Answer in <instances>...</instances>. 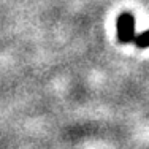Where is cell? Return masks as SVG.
I'll use <instances>...</instances> for the list:
<instances>
[{
    "label": "cell",
    "instance_id": "1",
    "mask_svg": "<svg viewBox=\"0 0 149 149\" xmlns=\"http://www.w3.org/2000/svg\"><path fill=\"white\" fill-rule=\"evenodd\" d=\"M135 32V19L132 13H122L118 19V38L120 43H129L135 40L133 38Z\"/></svg>",
    "mask_w": 149,
    "mask_h": 149
},
{
    "label": "cell",
    "instance_id": "2",
    "mask_svg": "<svg viewBox=\"0 0 149 149\" xmlns=\"http://www.w3.org/2000/svg\"><path fill=\"white\" fill-rule=\"evenodd\" d=\"M135 45L138 48H149V30L140 33L136 38H135Z\"/></svg>",
    "mask_w": 149,
    "mask_h": 149
}]
</instances>
